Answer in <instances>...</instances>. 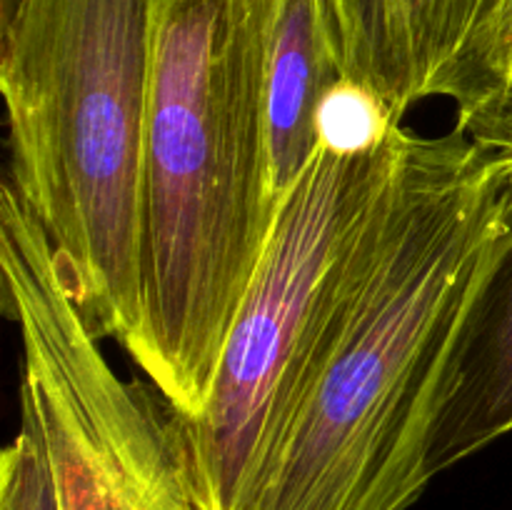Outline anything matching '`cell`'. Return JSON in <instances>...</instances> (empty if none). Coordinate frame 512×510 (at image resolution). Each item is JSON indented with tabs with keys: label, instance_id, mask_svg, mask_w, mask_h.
Segmentation results:
<instances>
[{
	"label": "cell",
	"instance_id": "cell-3",
	"mask_svg": "<svg viewBox=\"0 0 512 510\" xmlns=\"http://www.w3.org/2000/svg\"><path fill=\"white\" fill-rule=\"evenodd\" d=\"M160 0H20L0 25L10 183L95 338L138 343L140 200Z\"/></svg>",
	"mask_w": 512,
	"mask_h": 510
},
{
	"label": "cell",
	"instance_id": "cell-4",
	"mask_svg": "<svg viewBox=\"0 0 512 510\" xmlns=\"http://www.w3.org/2000/svg\"><path fill=\"white\" fill-rule=\"evenodd\" d=\"M408 128L353 158L320 150L280 205L265 258L195 418L170 415L198 510H235L288 433L388 238Z\"/></svg>",
	"mask_w": 512,
	"mask_h": 510
},
{
	"label": "cell",
	"instance_id": "cell-6",
	"mask_svg": "<svg viewBox=\"0 0 512 510\" xmlns=\"http://www.w3.org/2000/svg\"><path fill=\"white\" fill-rule=\"evenodd\" d=\"M512 430V220L455 333L425 450L428 480Z\"/></svg>",
	"mask_w": 512,
	"mask_h": 510
},
{
	"label": "cell",
	"instance_id": "cell-7",
	"mask_svg": "<svg viewBox=\"0 0 512 510\" xmlns=\"http://www.w3.org/2000/svg\"><path fill=\"white\" fill-rule=\"evenodd\" d=\"M345 78L338 25L328 0H268L270 178L283 205L318 158V120L325 93Z\"/></svg>",
	"mask_w": 512,
	"mask_h": 510
},
{
	"label": "cell",
	"instance_id": "cell-12",
	"mask_svg": "<svg viewBox=\"0 0 512 510\" xmlns=\"http://www.w3.org/2000/svg\"><path fill=\"white\" fill-rule=\"evenodd\" d=\"M473 143L503 158L512 168V85L463 130Z\"/></svg>",
	"mask_w": 512,
	"mask_h": 510
},
{
	"label": "cell",
	"instance_id": "cell-11",
	"mask_svg": "<svg viewBox=\"0 0 512 510\" xmlns=\"http://www.w3.org/2000/svg\"><path fill=\"white\" fill-rule=\"evenodd\" d=\"M0 510H60L53 465L38 420L20 400V428L0 455Z\"/></svg>",
	"mask_w": 512,
	"mask_h": 510
},
{
	"label": "cell",
	"instance_id": "cell-5",
	"mask_svg": "<svg viewBox=\"0 0 512 510\" xmlns=\"http://www.w3.org/2000/svg\"><path fill=\"white\" fill-rule=\"evenodd\" d=\"M0 283L23 345L20 400L38 420L60 510H198L173 420L108 363L48 233L10 183L0 188Z\"/></svg>",
	"mask_w": 512,
	"mask_h": 510
},
{
	"label": "cell",
	"instance_id": "cell-1",
	"mask_svg": "<svg viewBox=\"0 0 512 510\" xmlns=\"http://www.w3.org/2000/svg\"><path fill=\"white\" fill-rule=\"evenodd\" d=\"M510 220V163L460 130H408L373 273L235 510H408L425 493L440 378Z\"/></svg>",
	"mask_w": 512,
	"mask_h": 510
},
{
	"label": "cell",
	"instance_id": "cell-8",
	"mask_svg": "<svg viewBox=\"0 0 512 510\" xmlns=\"http://www.w3.org/2000/svg\"><path fill=\"white\" fill-rule=\"evenodd\" d=\"M420 100L455 103L463 133L512 85V0H403Z\"/></svg>",
	"mask_w": 512,
	"mask_h": 510
},
{
	"label": "cell",
	"instance_id": "cell-13",
	"mask_svg": "<svg viewBox=\"0 0 512 510\" xmlns=\"http://www.w3.org/2000/svg\"><path fill=\"white\" fill-rule=\"evenodd\" d=\"M18 3L20 0H0V25H5L10 18H13Z\"/></svg>",
	"mask_w": 512,
	"mask_h": 510
},
{
	"label": "cell",
	"instance_id": "cell-10",
	"mask_svg": "<svg viewBox=\"0 0 512 510\" xmlns=\"http://www.w3.org/2000/svg\"><path fill=\"white\" fill-rule=\"evenodd\" d=\"M400 125L403 120L378 90L345 75L320 103L315 120L318 148L340 158L373 153L393 138Z\"/></svg>",
	"mask_w": 512,
	"mask_h": 510
},
{
	"label": "cell",
	"instance_id": "cell-2",
	"mask_svg": "<svg viewBox=\"0 0 512 510\" xmlns=\"http://www.w3.org/2000/svg\"><path fill=\"white\" fill-rule=\"evenodd\" d=\"M265 58L268 0H160L128 355L180 420L208 400L280 213Z\"/></svg>",
	"mask_w": 512,
	"mask_h": 510
},
{
	"label": "cell",
	"instance_id": "cell-9",
	"mask_svg": "<svg viewBox=\"0 0 512 510\" xmlns=\"http://www.w3.org/2000/svg\"><path fill=\"white\" fill-rule=\"evenodd\" d=\"M338 25L345 75L368 83L398 120L420 100L418 68L403 0H328Z\"/></svg>",
	"mask_w": 512,
	"mask_h": 510
}]
</instances>
